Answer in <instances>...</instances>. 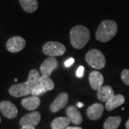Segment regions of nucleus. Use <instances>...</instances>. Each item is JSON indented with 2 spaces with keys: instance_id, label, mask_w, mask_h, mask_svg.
Instances as JSON below:
<instances>
[{
  "instance_id": "15",
  "label": "nucleus",
  "mask_w": 129,
  "mask_h": 129,
  "mask_svg": "<svg viewBox=\"0 0 129 129\" xmlns=\"http://www.w3.org/2000/svg\"><path fill=\"white\" fill-rule=\"evenodd\" d=\"M124 102L125 98L123 95H114L106 103V108L108 111H113L116 108L122 106Z\"/></svg>"
},
{
  "instance_id": "16",
  "label": "nucleus",
  "mask_w": 129,
  "mask_h": 129,
  "mask_svg": "<svg viewBox=\"0 0 129 129\" xmlns=\"http://www.w3.org/2000/svg\"><path fill=\"white\" fill-rule=\"evenodd\" d=\"M40 105V99L39 97L36 95H32L30 97L25 98L22 101V106L29 111H34L37 109Z\"/></svg>"
},
{
  "instance_id": "20",
  "label": "nucleus",
  "mask_w": 129,
  "mask_h": 129,
  "mask_svg": "<svg viewBox=\"0 0 129 129\" xmlns=\"http://www.w3.org/2000/svg\"><path fill=\"white\" fill-rule=\"evenodd\" d=\"M121 123V118L120 116L109 117L108 118L103 124L104 129H117Z\"/></svg>"
},
{
  "instance_id": "26",
  "label": "nucleus",
  "mask_w": 129,
  "mask_h": 129,
  "mask_svg": "<svg viewBox=\"0 0 129 129\" xmlns=\"http://www.w3.org/2000/svg\"><path fill=\"white\" fill-rule=\"evenodd\" d=\"M20 129H35V127H29V126H24L22 127Z\"/></svg>"
},
{
  "instance_id": "8",
  "label": "nucleus",
  "mask_w": 129,
  "mask_h": 129,
  "mask_svg": "<svg viewBox=\"0 0 129 129\" xmlns=\"http://www.w3.org/2000/svg\"><path fill=\"white\" fill-rule=\"evenodd\" d=\"M58 67V62L54 57H50L44 60L40 66V73L42 76L50 77L52 72Z\"/></svg>"
},
{
  "instance_id": "10",
  "label": "nucleus",
  "mask_w": 129,
  "mask_h": 129,
  "mask_svg": "<svg viewBox=\"0 0 129 129\" xmlns=\"http://www.w3.org/2000/svg\"><path fill=\"white\" fill-rule=\"evenodd\" d=\"M0 111L4 116L9 119L16 118L18 113L17 107L12 103L7 101L0 103Z\"/></svg>"
},
{
  "instance_id": "24",
  "label": "nucleus",
  "mask_w": 129,
  "mask_h": 129,
  "mask_svg": "<svg viewBox=\"0 0 129 129\" xmlns=\"http://www.w3.org/2000/svg\"><path fill=\"white\" fill-rule=\"evenodd\" d=\"M74 62H75L74 58H70V59H68V60L65 61V62H64V66H65L66 68H69V67H70L72 64H73Z\"/></svg>"
},
{
  "instance_id": "27",
  "label": "nucleus",
  "mask_w": 129,
  "mask_h": 129,
  "mask_svg": "<svg viewBox=\"0 0 129 129\" xmlns=\"http://www.w3.org/2000/svg\"><path fill=\"white\" fill-rule=\"evenodd\" d=\"M125 127H126V128L129 129V119L127 120V122H126V123H125Z\"/></svg>"
},
{
  "instance_id": "22",
  "label": "nucleus",
  "mask_w": 129,
  "mask_h": 129,
  "mask_svg": "<svg viewBox=\"0 0 129 129\" xmlns=\"http://www.w3.org/2000/svg\"><path fill=\"white\" fill-rule=\"evenodd\" d=\"M121 79L123 82L125 84L129 85V70L124 69L121 73Z\"/></svg>"
},
{
  "instance_id": "21",
  "label": "nucleus",
  "mask_w": 129,
  "mask_h": 129,
  "mask_svg": "<svg viewBox=\"0 0 129 129\" xmlns=\"http://www.w3.org/2000/svg\"><path fill=\"white\" fill-rule=\"evenodd\" d=\"M40 78H41V75L37 70H32L29 72L27 83L29 84V85L31 87L32 90L37 86V84L39 83Z\"/></svg>"
},
{
  "instance_id": "7",
  "label": "nucleus",
  "mask_w": 129,
  "mask_h": 129,
  "mask_svg": "<svg viewBox=\"0 0 129 129\" xmlns=\"http://www.w3.org/2000/svg\"><path fill=\"white\" fill-rule=\"evenodd\" d=\"M26 45V41L23 37L15 36L12 37L6 43V47L7 50L12 53L19 52L22 50Z\"/></svg>"
},
{
  "instance_id": "6",
  "label": "nucleus",
  "mask_w": 129,
  "mask_h": 129,
  "mask_svg": "<svg viewBox=\"0 0 129 129\" xmlns=\"http://www.w3.org/2000/svg\"><path fill=\"white\" fill-rule=\"evenodd\" d=\"M32 89L27 82L12 85L9 89V94L16 98L27 96L29 94H32Z\"/></svg>"
},
{
  "instance_id": "11",
  "label": "nucleus",
  "mask_w": 129,
  "mask_h": 129,
  "mask_svg": "<svg viewBox=\"0 0 129 129\" xmlns=\"http://www.w3.org/2000/svg\"><path fill=\"white\" fill-rule=\"evenodd\" d=\"M68 99H69V96L67 92L60 93L58 96L55 98V100L51 104L50 111L52 113H57L60 111L67 105Z\"/></svg>"
},
{
  "instance_id": "17",
  "label": "nucleus",
  "mask_w": 129,
  "mask_h": 129,
  "mask_svg": "<svg viewBox=\"0 0 129 129\" xmlns=\"http://www.w3.org/2000/svg\"><path fill=\"white\" fill-rule=\"evenodd\" d=\"M114 95H115L114 91L110 85L103 86L98 90V92H97L98 98L101 101L105 102V103L108 101V100L111 98L112 96H113Z\"/></svg>"
},
{
  "instance_id": "12",
  "label": "nucleus",
  "mask_w": 129,
  "mask_h": 129,
  "mask_svg": "<svg viewBox=\"0 0 129 129\" xmlns=\"http://www.w3.org/2000/svg\"><path fill=\"white\" fill-rule=\"evenodd\" d=\"M104 82V78L101 73L98 71H92L89 75V83L90 85L94 90H98L103 87Z\"/></svg>"
},
{
  "instance_id": "3",
  "label": "nucleus",
  "mask_w": 129,
  "mask_h": 129,
  "mask_svg": "<svg viewBox=\"0 0 129 129\" xmlns=\"http://www.w3.org/2000/svg\"><path fill=\"white\" fill-rule=\"evenodd\" d=\"M85 60L92 68L97 70L103 69L106 63L105 56L98 50H91L85 55Z\"/></svg>"
},
{
  "instance_id": "19",
  "label": "nucleus",
  "mask_w": 129,
  "mask_h": 129,
  "mask_svg": "<svg viewBox=\"0 0 129 129\" xmlns=\"http://www.w3.org/2000/svg\"><path fill=\"white\" fill-rule=\"evenodd\" d=\"M70 120L68 117H59L51 123L52 129H64L69 125Z\"/></svg>"
},
{
  "instance_id": "25",
  "label": "nucleus",
  "mask_w": 129,
  "mask_h": 129,
  "mask_svg": "<svg viewBox=\"0 0 129 129\" xmlns=\"http://www.w3.org/2000/svg\"><path fill=\"white\" fill-rule=\"evenodd\" d=\"M64 129H83L82 128H80V127H74V126H68V127H66Z\"/></svg>"
},
{
  "instance_id": "14",
  "label": "nucleus",
  "mask_w": 129,
  "mask_h": 129,
  "mask_svg": "<svg viewBox=\"0 0 129 129\" xmlns=\"http://www.w3.org/2000/svg\"><path fill=\"white\" fill-rule=\"evenodd\" d=\"M66 115L73 124L80 125L83 122V117L80 111L76 107L73 106H69L66 110Z\"/></svg>"
},
{
  "instance_id": "9",
  "label": "nucleus",
  "mask_w": 129,
  "mask_h": 129,
  "mask_svg": "<svg viewBox=\"0 0 129 129\" xmlns=\"http://www.w3.org/2000/svg\"><path fill=\"white\" fill-rule=\"evenodd\" d=\"M41 120V115L37 111H33L28 114L23 116L19 121V123L24 126H29V127H35L36 126Z\"/></svg>"
},
{
  "instance_id": "29",
  "label": "nucleus",
  "mask_w": 129,
  "mask_h": 129,
  "mask_svg": "<svg viewBox=\"0 0 129 129\" xmlns=\"http://www.w3.org/2000/svg\"><path fill=\"white\" fill-rule=\"evenodd\" d=\"M0 123H1V117H0Z\"/></svg>"
},
{
  "instance_id": "23",
  "label": "nucleus",
  "mask_w": 129,
  "mask_h": 129,
  "mask_svg": "<svg viewBox=\"0 0 129 129\" xmlns=\"http://www.w3.org/2000/svg\"><path fill=\"white\" fill-rule=\"evenodd\" d=\"M83 73H84V67L80 66L76 71V75L78 78H82L83 76Z\"/></svg>"
},
{
  "instance_id": "28",
  "label": "nucleus",
  "mask_w": 129,
  "mask_h": 129,
  "mask_svg": "<svg viewBox=\"0 0 129 129\" xmlns=\"http://www.w3.org/2000/svg\"><path fill=\"white\" fill-rule=\"evenodd\" d=\"M77 106L81 108V107H83V103H77Z\"/></svg>"
},
{
  "instance_id": "13",
  "label": "nucleus",
  "mask_w": 129,
  "mask_h": 129,
  "mask_svg": "<svg viewBox=\"0 0 129 129\" xmlns=\"http://www.w3.org/2000/svg\"><path fill=\"white\" fill-rule=\"evenodd\" d=\"M104 111V106L101 103H94L87 109V115L90 120H98Z\"/></svg>"
},
{
  "instance_id": "2",
  "label": "nucleus",
  "mask_w": 129,
  "mask_h": 129,
  "mask_svg": "<svg viewBox=\"0 0 129 129\" xmlns=\"http://www.w3.org/2000/svg\"><path fill=\"white\" fill-rule=\"evenodd\" d=\"M118 32V25L115 21L103 20L95 32V38L101 42H107L115 37Z\"/></svg>"
},
{
  "instance_id": "1",
  "label": "nucleus",
  "mask_w": 129,
  "mask_h": 129,
  "mask_svg": "<svg viewBox=\"0 0 129 129\" xmlns=\"http://www.w3.org/2000/svg\"><path fill=\"white\" fill-rule=\"evenodd\" d=\"M70 43L75 49H82L88 43L90 38V33L88 28L83 25H77L73 27L70 34Z\"/></svg>"
},
{
  "instance_id": "5",
  "label": "nucleus",
  "mask_w": 129,
  "mask_h": 129,
  "mask_svg": "<svg viewBox=\"0 0 129 129\" xmlns=\"http://www.w3.org/2000/svg\"><path fill=\"white\" fill-rule=\"evenodd\" d=\"M54 88H55L54 82L50 78V77L41 75L39 83L37 84V86L32 90V95L38 96L44 92L53 90Z\"/></svg>"
},
{
  "instance_id": "18",
  "label": "nucleus",
  "mask_w": 129,
  "mask_h": 129,
  "mask_svg": "<svg viewBox=\"0 0 129 129\" xmlns=\"http://www.w3.org/2000/svg\"><path fill=\"white\" fill-rule=\"evenodd\" d=\"M22 9L27 13H33L38 9L37 0H19Z\"/></svg>"
},
{
  "instance_id": "4",
  "label": "nucleus",
  "mask_w": 129,
  "mask_h": 129,
  "mask_svg": "<svg viewBox=\"0 0 129 129\" xmlns=\"http://www.w3.org/2000/svg\"><path fill=\"white\" fill-rule=\"evenodd\" d=\"M65 51V47L57 42H48L42 47L43 53L50 57L62 55L64 54Z\"/></svg>"
}]
</instances>
